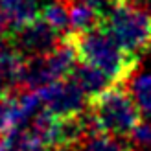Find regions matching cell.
I'll list each match as a JSON object with an SVG mask.
<instances>
[{
  "label": "cell",
  "mask_w": 151,
  "mask_h": 151,
  "mask_svg": "<svg viewBox=\"0 0 151 151\" xmlns=\"http://www.w3.org/2000/svg\"><path fill=\"white\" fill-rule=\"evenodd\" d=\"M68 35L76 46L79 63H85L101 70L116 85L129 79L138 65V57L125 52L101 28L90 29L87 33H68Z\"/></svg>",
  "instance_id": "6da1fadb"
},
{
  "label": "cell",
  "mask_w": 151,
  "mask_h": 151,
  "mask_svg": "<svg viewBox=\"0 0 151 151\" xmlns=\"http://www.w3.org/2000/svg\"><path fill=\"white\" fill-rule=\"evenodd\" d=\"M87 114L90 134H111L116 138L131 137L142 122V112L133 101L129 90H124L120 85L94 98Z\"/></svg>",
  "instance_id": "7a4b0ae2"
},
{
  "label": "cell",
  "mask_w": 151,
  "mask_h": 151,
  "mask_svg": "<svg viewBox=\"0 0 151 151\" xmlns=\"http://www.w3.org/2000/svg\"><path fill=\"white\" fill-rule=\"evenodd\" d=\"M100 28L138 59L151 50V13L147 9L129 2L120 4L101 19Z\"/></svg>",
  "instance_id": "3957f363"
},
{
  "label": "cell",
  "mask_w": 151,
  "mask_h": 151,
  "mask_svg": "<svg viewBox=\"0 0 151 151\" xmlns=\"http://www.w3.org/2000/svg\"><path fill=\"white\" fill-rule=\"evenodd\" d=\"M78 65H79L78 52H76L70 35H66L61 41V44L55 50H52L50 54L26 59L24 87L28 90H39L42 87L52 85V83L72 78Z\"/></svg>",
  "instance_id": "277c9868"
},
{
  "label": "cell",
  "mask_w": 151,
  "mask_h": 151,
  "mask_svg": "<svg viewBox=\"0 0 151 151\" xmlns=\"http://www.w3.org/2000/svg\"><path fill=\"white\" fill-rule=\"evenodd\" d=\"M42 107L46 112L57 118H72L85 114V109H88L90 100L81 90V87L72 78L52 83L48 87L39 88Z\"/></svg>",
  "instance_id": "5b68a950"
},
{
  "label": "cell",
  "mask_w": 151,
  "mask_h": 151,
  "mask_svg": "<svg viewBox=\"0 0 151 151\" xmlns=\"http://www.w3.org/2000/svg\"><path fill=\"white\" fill-rule=\"evenodd\" d=\"M66 35L57 33L52 26H48L44 20L37 19L35 22L28 26H22L17 29H9V33L6 35L7 42L11 44L15 50H19L26 59L28 57H37L50 54L52 50H55L61 41Z\"/></svg>",
  "instance_id": "8992f818"
},
{
  "label": "cell",
  "mask_w": 151,
  "mask_h": 151,
  "mask_svg": "<svg viewBox=\"0 0 151 151\" xmlns=\"http://www.w3.org/2000/svg\"><path fill=\"white\" fill-rule=\"evenodd\" d=\"M26 57L15 50L7 39H0V98L13 96L19 87H24Z\"/></svg>",
  "instance_id": "52a82bcc"
},
{
  "label": "cell",
  "mask_w": 151,
  "mask_h": 151,
  "mask_svg": "<svg viewBox=\"0 0 151 151\" xmlns=\"http://www.w3.org/2000/svg\"><path fill=\"white\" fill-rule=\"evenodd\" d=\"M44 0H0V11L6 15L11 29L28 26L41 17Z\"/></svg>",
  "instance_id": "ba28073f"
},
{
  "label": "cell",
  "mask_w": 151,
  "mask_h": 151,
  "mask_svg": "<svg viewBox=\"0 0 151 151\" xmlns=\"http://www.w3.org/2000/svg\"><path fill=\"white\" fill-rule=\"evenodd\" d=\"M72 79L81 87V90L87 94V98L90 101H92L94 98L101 96L103 92H107L109 88L118 87L107 74H103L101 70H98L90 65H85V63L78 65V68L72 74Z\"/></svg>",
  "instance_id": "9c48e42d"
},
{
  "label": "cell",
  "mask_w": 151,
  "mask_h": 151,
  "mask_svg": "<svg viewBox=\"0 0 151 151\" xmlns=\"http://www.w3.org/2000/svg\"><path fill=\"white\" fill-rule=\"evenodd\" d=\"M70 2L68 0H44L41 9V20L52 26L57 33H70Z\"/></svg>",
  "instance_id": "30bf717a"
},
{
  "label": "cell",
  "mask_w": 151,
  "mask_h": 151,
  "mask_svg": "<svg viewBox=\"0 0 151 151\" xmlns=\"http://www.w3.org/2000/svg\"><path fill=\"white\" fill-rule=\"evenodd\" d=\"M48 147L29 127H19L0 138V151H46Z\"/></svg>",
  "instance_id": "8fae6325"
},
{
  "label": "cell",
  "mask_w": 151,
  "mask_h": 151,
  "mask_svg": "<svg viewBox=\"0 0 151 151\" xmlns=\"http://www.w3.org/2000/svg\"><path fill=\"white\" fill-rule=\"evenodd\" d=\"M100 24L101 15L88 2H70V33H87Z\"/></svg>",
  "instance_id": "7c38bea8"
},
{
  "label": "cell",
  "mask_w": 151,
  "mask_h": 151,
  "mask_svg": "<svg viewBox=\"0 0 151 151\" xmlns=\"http://www.w3.org/2000/svg\"><path fill=\"white\" fill-rule=\"evenodd\" d=\"M129 94L142 114L151 116V70L134 74L129 79Z\"/></svg>",
  "instance_id": "4fadbf2b"
},
{
  "label": "cell",
  "mask_w": 151,
  "mask_h": 151,
  "mask_svg": "<svg viewBox=\"0 0 151 151\" xmlns=\"http://www.w3.org/2000/svg\"><path fill=\"white\" fill-rule=\"evenodd\" d=\"M22 127L20 122V111L17 94L13 96H2L0 98V138L6 137L7 133Z\"/></svg>",
  "instance_id": "5bb4252c"
},
{
  "label": "cell",
  "mask_w": 151,
  "mask_h": 151,
  "mask_svg": "<svg viewBox=\"0 0 151 151\" xmlns=\"http://www.w3.org/2000/svg\"><path fill=\"white\" fill-rule=\"evenodd\" d=\"M83 151H129V146L111 134H90L83 142Z\"/></svg>",
  "instance_id": "9a60e30c"
},
{
  "label": "cell",
  "mask_w": 151,
  "mask_h": 151,
  "mask_svg": "<svg viewBox=\"0 0 151 151\" xmlns=\"http://www.w3.org/2000/svg\"><path fill=\"white\" fill-rule=\"evenodd\" d=\"M137 146L142 147H151V120H142L137 125V129L133 131V134L129 137Z\"/></svg>",
  "instance_id": "2e32d148"
},
{
  "label": "cell",
  "mask_w": 151,
  "mask_h": 151,
  "mask_svg": "<svg viewBox=\"0 0 151 151\" xmlns=\"http://www.w3.org/2000/svg\"><path fill=\"white\" fill-rule=\"evenodd\" d=\"M9 22H7V19H6V15L0 11V39H4V37L9 33Z\"/></svg>",
  "instance_id": "e0dca14e"
},
{
  "label": "cell",
  "mask_w": 151,
  "mask_h": 151,
  "mask_svg": "<svg viewBox=\"0 0 151 151\" xmlns=\"http://www.w3.org/2000/svg\"><path fill=\"white\" fill-rule=\"evenodd\" d=\"M68 2H87V0H68Z\"/></svg>",
  "instance_id": "ac0fdd59"
},
{
  "label": "cell",
  "mask_w": 151,
  "mask_h": 151,
  "mask_svg": "<svg viewBox=\"0 0 151 151\" xmlns=\"http://www.w3.org/2000/svg\"><path fill=\"white\" fill-rule=\"evenodd\" d=\"M52 151H66V149H52Z\"/></svg>",
  "instance_id": "d6986e66"
}]
</instances>
